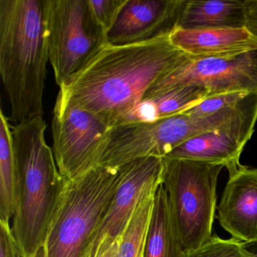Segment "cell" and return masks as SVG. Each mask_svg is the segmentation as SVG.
<instances>
[{"label":"cell","mask_w":257,"mask_h":257,"mask_svg":"<svg viewBox=\"0 0 257 257\" xmlns=\"http://www.w3.org/2000/svg\"><path fill=\"white\" fill-rule=\"evenodd\" d=\"M170 36L127 46L108 44L60 87V94L109 127L134 109L161 77L190 60Z\"/></svg>","instance_id":"obj_1"},{"label":"cell","mask_w":257,"mask_h":257,"mask_svg":"<svg viewBox=\"0 0 257 257\" xmlns=\"http://www.w3.org/2000/svg\"><path fill=\"white\" fill-rule=\"evenodd\" d=\"M46 0H0V75L16 124L43 115Z\"/></svg>","instance_id":"obj_2"},{"label":"cell","mask_w":257,"mask_h":257,"mask_svg":"<svg viewBox=\"0 0 257 257\" xmlns=\"http://www.w3.org/2000/svg\"><path fill=\"white\" fill-rule=\"evenodd\" d=\"M46 127L43 116H37L12 129L17 168L12 230L23 257L34 255L44 246L67 183L46 143Z\"/></svg>","instance_id":"obj_3"},{"label":"cell","mask_w":257,"mask_h":257,"mask_svg":"<svg viewBox=\"0 0 257 257\" xmlns=\"http://www.w3.org/2000/svg\"><path fill=\"white\" fill-rule=\"evenodd\" d=\"M121 177L120 167L97 165L67 180L43 246L46 257H85Z\"/></svg>","instance_id":"obj_4"},{"label":"cell","mask_w":257,"mask_h":257,"mask_svg":"<svg viewBox=\"0 0 257 257\" xmlns=\"http://www.w3.org/2000/svg\"><path fill=\"white\" fill-rule=\"evenodd\" d=\"M165 159L162 184L185 252L213 235L216 186L223 165L192 159Z\"/></svg>","instance_id":"obj_5"},{"label":"cell","mask_w":257,"mask_h":257,"mask_svg":"<svg viewBox=\"0 0 257 257\" xmlns=\"http://www.w3.org/2000/svg\"><path fill=\"white\" fill-rule=\"evenodd\" d=\"M49 62L61 86L109 44L89 0H46Z\"/></svg>","instance_id":"obj_6"},{"label":"cell","mask_w":257,"mask_h":257,"mask_svg":"<svg viewBox=\"0 0 257 257\" xmlns=\"http://www.w3.org/2000/svg\"><path fill=\"white\" fill-rule=\"evenodd\" d=\"M110 127L58 93L52 121L53 153L61 175L73 180L97 166Z\"/></svg>","instance_id":"obj_7"},{"label":"cell","mask_w":257,"mask_h":257,"mask_svg":"<svg viewBox=\"0 0 257 257\" xmlns=\"http://www.w3.org/2000/svg\"><path fill=\"white\" fill-rule=\"evenodd\" d=\"M204 87L213 95L257 92V49L226 58H190L156 81L144 99L187 86Z\"/></svg>","instance_id":"obj_8"},{"label":"cell","mask_w":257,"mask_h":257,"mask_svg":"<svg viewBox=\"0 0 257 257\" xmlns=\"http://www.w3.org/2000/svg\"><path fill=\"white\" fill-rule=\"evenodd\" d=\"M165 159L141 158L120 166L122 177L85 257H99L122 235L141 203L162 183Z\"/></svg>","instance_id":"obj_9"},{"label":"cell","mask_w":257,"mask_h":257,"mask_svg":"<svg viewBox=\"0 0 257 257\" xmlns=\"http://www.w3.org/2000/svg\"><path fill=\"white\" fill-rule=\"evenodd\" d=\"M256 121L257 92H254L246 107L235 118L183 143L165 159L204 161L225 168L239 163L240 154L252 137Z\"/></svg>","instance_id":"obj_10"},{"label":"cell","mask_w":257,"mask_h":257,"mask_svg":"<svg viewBox=\"0 0 257 257\" xmlns=\"http://www.w3.org/2000/svg\"><path fill=\"white\" fill-rule=\"evenodd\" d=\"M186 0H127L107 34L111 46H127L170 36L178 28Z\"/></svg>","instance_id":"obj_11"},{"label":"cell","mask_w":257,"mask_h":257,"mask_svg":"<svg viewBox=\"0 0 257 257\" xmlns=\"http://www.w3.org/2000/svg\"><path fill=\"white\" fill-rule=\"evenodd\" d=\"M229 178L218 206L221 226L241 242L257 240V168L227 167Z\"/></svg>","instance_id":"obj_12"},{"label":"cell","mask_w":257,"mask_h":257,"mask_svg":"<svg viewBox=\"0 0 257 257\" xmlns=\"http://www.w3.org/2000/svg\"><path fill=\"white\" fill-rule=\"evenodd\" d=\"M170 39L177 49L195 59L236 56L257 49V38L246 28H177Z\"/></svg>","instance_id":"obj_13"},{"label":"cell","mask_w":257,"mask_h":257,"mask_svg":"<svg viewBox=\"0 0 257 257\" xmlns=\"http://www.w3.org/2000/svg\"><path fill=\"white\" fill-rule=\"evenodd\" d=\"M249 2V0H186L177 28H246Z\"/></svg>","instance_id":"obj_14"},{"label":"cell","mask_w":257,"mask_h":257,"mask_svg":"<svg viewBox=\"0 0 257 257\" xmlns=\"http://www.w3.org/2000/svg\"><path fill=\"white\" fill-rule=\"evenodd\" d=\"M213 94L204 87L187 85L156 97L143 99L114 124L150 122L183 113Z\"/></svg>","instance_id":"obj_15"},{"label":"cell","mask_w":257,"mask_h":257,"mask_svg":"<svg viewBox=\"0 0 257 257\" xmlns=\"http://www.w3.org/2000/svg\"><path fill=\"white\" fill-rule=\"evenodd\" d=\"M186 252L171 216L163 184L156 191L144 257H185Z\"/></svg>","instance_id":"obj_16"},{"label":"cell","mask_w":257,"mask_h":257,"mask_svg":"<svg viewBox=\"0 0 257 257\" xmlns=\"http://www.w3.org/2000/svg\"><path fill=\"white\" fill-rule=\"evenodd\" d=\"M17 198V168L11 126L0 112V220L14 217Z\"/></svg>","instance_id":"obj_17"},{"label":"cell","mask_w":257,"mask_h":257,"mask_svg":"<svg viewBox=\"0 0 257 257\" xmlns=\"http://www.w3.org/2000/svg\"><path fill=\"white\" fill-rule=\"evenodd\" d=\"M155 195L156 194L146 198L135 212L121 235L118 257H144Z\"/></svg>","instance_id":"obj_18"},{"label":"cell","mask_w":257,"mask_h":257,"mask_svg":"<svg viewBox=\"0 0 257 257\" xmlns=\"http://www.w3.org/2000/svg\"><path fill=\"white\" fill-rule=\"evenodd\" d=\"M185 257H254V255L244 247L243 242L213 235L201 247L186 252Z\"/></svg>","instance_id":"obj_19"},{"label":"cell","mask_w":257,"mask_h":257,"mask_svg":"<svg viewBox=\"0 0 257 257\" xmlns=\"http://www.w3.org/2000/svg\"><path fill=\"white\" fill-rule=\"evenodd\" d=\"M249 94L250 93L228 92L210 96L183 113L195 116H209L235 106Z\"/></svg>","instance_id":"obj_20"},{"label":"cell","mask_w":257,"mask_h":257,"mask_svg":"<svg viewBox=\"0 0 257 257\" xmlns=\"http://www.w3.org/2000/svg\"><path fill=\"white\" fill-rule=\"evenodd\" d=\"M127 0H89L93 14L108 34L116 22Z\"/></svg>","instance_id":"obj_21"},{"label":"cell","mask_w":257,"mask_h":257,"mask_svg":"<svg viewBox=\"0 0 257 257\" xmlns=\"http://www.w3.org/2000/svg\"><path fill=\"white\" fill-rule=\"evenodd\" d=\"M0 257H23L10 222L0 220Z\"/></svg>","instance_id":"obj_22"},{"label":"cell","mask_w":257,"mask_h":257,"mask_svg":"<svg viewBox=\"0 0 257 257\" xmlns=\"http://www.w3.org/2000/svg\"><path fill=\"white\" fill-rule=\"evenodd\" d=\"M246 28L257 38V0H249L246 15Z\"/></svg>","instance_id":"obj_23"},{"label":"cell","mask_w":257,"mask_h":257,"mask_svg":"<svg viewBox=\"0 0 257 257\" xmlns=\"http://www.w3.org/2000/svg\"><path fill=\"white\" fill-rule=\"evenodd\" d=\"M121 238V236L115 239L113 243L106 249L105 252H103L101 255H99V257H118Z\"/></svg>","instance_id":"obj_24"},{"label":"cell","mask_w":257,"mask_h":257,"mask_svg":"<svg viewBox=\"0 0 257 257\" xmlns=\"http://www.w3.org/2000/svg\"><path fill=\"white\" fill-rule=\"evenodd\" d=\"M243 246L249 252H252L254 257H257V240L250 242H243Z\"/></svg>","instance_id":"obj_25"}]
</instances>
